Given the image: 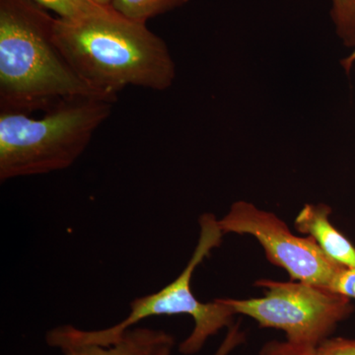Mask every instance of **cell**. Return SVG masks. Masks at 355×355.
Returning <instances> with one entry per match:
<instances>
[{
	"mask_svg": "<svg viewBox=\"0 0 355 355\" xmlns=\"http://www.w3.org/2000/svg\"><path fill=\"white\" fill-rule=\"evenodd\" d=\"M55 18L32 0H0V112L31 114L104 94L76 73L55 44Z\"/></svg>",
	"mask_w": 355,
	"mask_h": 355,
	"instance_id": "cell-1",
	"label": "cell"
},
{
	"mask_svg": "<svg viewBox=\"0 0 355 355\" xmlns=\"http://www.w3.org/2000/svg\"><path fill=\"white\" fill-rule=\"evenodd\" d=\"M53 36L76 73L104 94L118 97L128 86L167 90L176 76L165 42L116 10L80 20L55 18Z\"/></svg>",
	"mask_w": 355,
	"mask_h": 355,
	"instance_id": "cell-2",
	"label": "cell"
},
{
	"mask_svg": "<svg viewBox=\"0 0 355 355\" xmlns=\"http://www.w3.org/2000/svg\"><path fill=\"white\" fill-rule=\"evenodd\" d=\"M116 100H71L41 118L0 112V180L37 176L69 168L111 116Z\"/></svg>",
	"mask_w": 355,
	"mask_h": 355,
	"instance_id": "cell-3",
	"label": "cell"
},
{
	"mask_svg": "<svg viewBox=\"0 0 355 355\" xmlns=\"http://www.w3.org/2000/svg\"><path fill=\"white\" fill-rule=\"evenodd\" d=\"M200 238L188 265L176 279L157 292L135 299L130 303L127 318L120 323L98 331H85L71 324L57 327L49 331L46 342L51 347L62 349L67 345H110L116 343L123 334L144 320L158 316L187 315L193 321V331L179 345L184 355L198 354L209 338L222 329L230 328L236 312L223 299L203 303L191 291V282L198 266L209 256L212 250L220 245L223 232L218 220L212 214L200 216Z\"/></svg>",
	"mask_w": 355,
	"mask_h": 355,
	"instance_id": "cell-4",
	"label": "cell"
},
{
	"mask_svg": "<svg viewBox=\"0 0 355 355\" xmlns=\"http://www.w3.org/2000/svg\"><path fill=\"white\" fill-rule=\"evenodd\" d=\"M256 286L265 291L263 297L223 301L261 328L284 331L287 342L294 345L318 349L354 312L352 299L330 287L270 279L258 280Z\"/></svg>",
	"mask_w": 355,
	"mask_h": 355,
	"instance_id": "cell-5",
	"label": "cell"
},
{
	"mask_svg": "<svg viewBox=\"0 0 355 355\" xmlns=\"http://www.w3.org/2000/svg\"><path fill=\"white\" fill-rule=\"evenodd\" d=\"M218 224L224 235H250L258 240L268 260L284 268L293 282L331 288L345 268L331 260L312 237L294 235L284 220L253 203H233Z\"/></svg>",
	"mask_w": 355,
	"mask_h": 355,
	"instance_id": "cell-6",
	"label": "cell"
},
{
	"mask_svg": "<svg viewBox=\"0 0 355 355\" xmlns=\"http://www.w3.org/2000/svg\"><path fill=\"white\" fill-rule=\"evenodd\" d=\"M331 209L324 203L306 205L294 221L296 230L310 236L331 260L345 268H355V247L333 225Z\"/></svg>",
	"mask_w": 355,
	"mask_h": 355,
	"instance_id": "cell-7",
	"label": "cell"
},
{
	"mask_svg": "<svg viewBox=\"0 0 355 355\" xmlns=\"http://www.w3.org/2000/svg\"><path fill=\"white\" fill-rule=\"evenodd\" d=\"M175 340L164 331L130 329L110 345H76L60 349L64 355H171Z\"/></svg>",
	"mask_w": 355,
	"mask_h": 355,
	"instance_id": "cell-8",
	"label": "cell"
},
{
	"mask_svg": "<svg viewBox=\"0 0 355 355\" xmlns=\"http://www.w3.org/2000/svg\"><path fill=\"white\" fill-rule=\"evenodd\" d=\"M189 0H113L112 8L128 19L146 24L147 21L184 6Z\"/></svg>",
	"mask_w": 355,
	"mask_h": 355,
	"instance_id": "cell-9",
	"label": "cell"
},
{
	"mask_svg": "<svg viewBox=\"0 0 355 355\" xmlns=\"http://www.w3.org/2000/svg\"><path fill=\"white\" fill-rule=\"evenodd\" d=\"M44 9L57 13L64 20H80L113 12L112 7L103 6L94 0H32Z\"/></svg>",
	"mask_w": 355,
	"mask_h": 355,
	"instance_id": "cell-10",
	"label": "cell"
},
{
	"mask_svg": "<svg viewBox=\"0 0 355 355\" xmlns=\"http://www.w3.org/2000/svg\"><path fill=\"white\" fill-rule=\"evenodd\" d=\"M331 17L347 46H355V0H333Z\"/></svg>",
	"mask_w": 355,
	"mask_h": 355,
	"instance_id": "cell-11",
	"label": "cell"
},
{
	"mask_svg": "<svg viewBox=\"0 0 355 355\" xmlns=\"http://www.w3.org/2000/svg\"><path fill=\"white\" fill-rule=\"evenodd\" d=\"M317 349L294 345L289 342L270 340L263 345L260 355H316Z\"/></svg>",
	"mask_w": 355,
	"mask_h": 355,
	"instance_id": "cell-12",
	"label": "cell"
},
{
	"mask_svg": "<svg viewBox=\"0 0 355 355\" xmlns=\"http://www.w3.org/2000/svg\"><path fill=\"white\" fill-rule=\"evenodd\" d=\"M324 354L329 355H355V340L352 338H328L318 347Z\"/></svg>",
	"mask_w": 355,
	"mask_h": 355,
	"instance_id": "cell-13",
	"label": "cell"
},
{
	"mask_svg": "<svg viewBox=\"0 0 355 355\" xmlns=\"http://www.w3.org/2000/svg\"><path fill=\"white\" fill-rule=\"evenodd\" d=\"M245 342V333L240 328V323L233 324L228 328L227 335L214 355H229Z\"/></svg>",
	"mask_w": 355,
	"mask_h": 355,
	"instance_id": "cell-14",
	"label": "cell"
},
{
	"mask_svg": "<svg viewBox=\"0 0 355 355\" xmlns=\"http://www.w3.org/2000/svg\"><path fill=\"white\" fill-rule=\"evenodd\" d=\"M331 289L350 299H355V268H343L334 282Z\"/></svg>",
	"mask_w": 355,
	"mask_h": 355,
	"instance_id": "cell-15",
	"label": "cell"
},
{
	"mask_svg": "<svg viewBox=\"0 0 355 355\" xmlns=\"http://www.w3.org/2000/svg\"><path fill=\"white\" fill-rule=\"evenodd\" d=\"M355 62V50L354 51V53H352V55H349V58H345V60H343L342 62V64L343 65V67H345V70L347 71H349V69H352V64H354Z\"/></svg>",
	"mask_w": 355,
	"mask_h": 355,
	"instance_id": "cell-16",
	"label": "cell"
},
{
	"mask_svg": "<svg viewBox=\"0 0 355 355\" xmlns=\"http://www.w3.org/2000/svg\"><path fill=\"white\" fill-rule=\"evenodd\" d=\"M94 1L101 4L103 6L112 7V1L113 0H94Z\"/></svg>",
	"mask_w": 355,
	"mask_h": 355,
	"instance_id": "cell-17",
	"label": "cell"
},
{
	"mask_svg": "<svg viewBox=\"0 0 355 355\" xmlns=\"http://www.w3.org/2000/svg\"><path fill=\"white\" fill-rule=\"evenodd\" d=\"M316 355H329V354H324V352H322L321 350H319L317 349Z\"/></svg>",
	"mask_w": 355,
	"mask_h": 355,
	"instance_id": "cell-18",
	"label": "cell"
}]
</instances>
